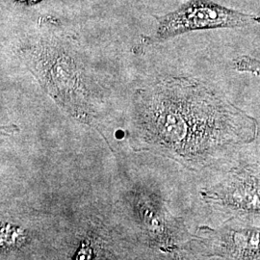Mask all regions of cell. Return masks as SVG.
Instances as JSON below:
<instances>
[{
    "mask_svg": "<svg viewBox=\"0 0 260 260\" xmlns=\"http://www.w3.org/2000/svg\"><path fill=\"white\" fill-rule=\"evenodd\" d=\"M256 135L257 122L252 117L193 78L162 77L133 98V149L186 167H205Z\"/></svg>",
    "mask_w": 260,
    "mask_h": 260,
    "instance_id": "obj_1",
    "label": "cell"
},
{
    "mask_svg": "<svg viewBox=\"0 0 260 260\" xmlns=\"http://www.w3.org/2000/svg\"><path fill=\"white\" fill-rule=\"evenodd\" d=\"M18 54L61 110L80 123L96 124L101 90L73 42L55 34L31 36L19 43Z\"/></svg>",
    "mask_w": 260,
    "mask_h": 260,
    "instance_id": "obj_2",
    "label": "cell"
},
{
    "mask_svg": "<svg viewBox=\"0 0 260 260\" xmlns=\"http://www.w3.org/2000/svg\"><path fill=\"white\" fill-rule=\"evenodd\" d=\"M131 213L149 247L168 255L186 251L192 238L183 221L175 217L159 196L141 187L127 194Z\"/></svg>",
    "mask_w": 260,
    "mask_h": 260,
    "instance_id": "obj_3",
    "label": "cell"
},
{
    "mask_svg": "<svg viewBox=\"0 0 260 260\" xmlns=\"http://www.w3.org/2000/svg\"><path fill=\"white\" fill-rule=\"evenodd\" d=\"M256 24H260L258 15L232 9L213 0H189L177 9L157 17L152 40L162 42L194 31Z\"/></svg>",
    "mask_w": 260,
    "mask_h": 260,
    "instance_id": "obj_4",
    "label": "cell"
},
{
    "mask_svg": "<svg viewBox=\"0 0 260 260\" xmlns=\"http://www.w3.org/2000/svg\"><path fill=\"white\" fill-rule=\"evenodd\" d=\"M188 249L205 256L225 259H259L260 228L223 225L220 229L201 226Z\"/></svg>",
    "mask_w": 260,
    "mask_h": 260,
    "instance_id": "obj_5",
    "label": "cell"
},
{
    "mask_svg": "<svg viewBox=\"0 0 260 260\" xmlns=\"http://www.w3.org/2000/svg\"><path fill=\"white\" fill-rule=\"evenodd\" d=\"M208 204L260 214V162L234 168L221 182L201 191Z\"/></svg>",
    "mask_w": 260,
    "mask_h": 260,
    "instance_id": "obj_6",
    "label": "cell"
},
{
    "mask_svg": "<svg viewBox=\"0 0 260 260\" xmlns=\"http://www.w3.org/2000/svg\"><path fill=\"white\" fill-rule=\"evenodd\" d=\"M29 235L27 231L21 226L8 223H1L0 248L1 255H8L27 247Z\"/></svg>",
    "mask_w": 260,
    "mask_h": 260,
    "instance_id": "obj_7",
    "label": "cell"
},
{
    "mask_svg": "<svg viewBox=\"0 0 260 260\" xmlns=\"http://www.w3.org/2000/svg\"><path fill=\"white\" fill-rule=\"evenodd\" d=\"M234 68L238 72L250 73L252 75L260 76V59L250 56H241L235 59Z\"/></svg>",
    "mask_w": 260,
    "mask_h": 260,
    "instance_id": "obj_8",
    "label": "cell"
},
{
    "mask_svg": "<svg viewBox=\"0 0 260 260\" xmlns=\"http://www.w3.org/2000/svg\"><path fill=\"white\" fill-rule=\"evenodd\" d=\"M16 1H18L19 3H21V4H24V5H34V4H37L43 0H16Z\"/></svg>",
    "mask_w": 260,
    "mask_h": 260,
    "instance_id": "obj_9",
    "label": "cell"
}]
</instances>
